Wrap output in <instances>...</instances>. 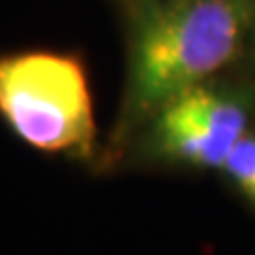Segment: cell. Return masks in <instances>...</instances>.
Segmentation results:
<instances>
[{"mask_svg": "<svg viewBox=\"0 0 255 255\" xmlns=\"http://www.w3.org/2000/svg\"><path fill=\"white\" fill-rule=\"evenodd\" d=\"M247 111L230 94L196 85L153 115L151 151L164 162L191 168H221L245 136Z\"/></svg>", "mask_w": 255, "mask_h": 255, "instance_id": "cell-3", "label": "cell"}, {"mask_svg": "<svg viewBox=\"0 0 255 255\" xmlns=\"http://www.w3.org/2000/svg\"><path fill=\"white\" fill-rule=\"evenodd\" d=\"M238 191L255 206V136H245L230 151L221 166Z\"/></svg>", "mask_w": 255, "mask_h": 255, "instance_id": "cell-4", "label": "cell"}, {"mask_svg": "<svg viewBox=\"0 0 255 255\" xmlns=\"http://www.w3.org/2000/svg\"><path fill=\"white\" fill-rule=\"evenodd\" d=\"M0 117L28 147L90 157L96 142L94 100L85 68L58 51L0 58Z\"/></svg>", "mask_w": 255, "mask_h": 255, "instance_id": "cell-2", "label": "cell"}, {"mask_svg": "<svg viewBox=\"0 0 255 255\" xmlns=\"http://www.w3.org/2000/svg\"><path fill=\"white\" fill-rule=\"evenodd\" d=\"M247 21L243 0H170L149 11L130 51L128 111L153 117L202 85L236 55Z\"/></svg>", "mask_w": 255, "mask_h": 255, "instance_id": "cell-1", "label": "cell"}]
</instances>
